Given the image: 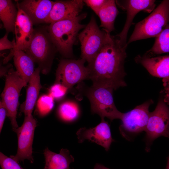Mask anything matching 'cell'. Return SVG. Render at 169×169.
<instances>
[{"mask_svg":"<svg viewBox=\"0 0 169 169\" xmlns=\"http://www.w3.org/2000/svg\"><path fill=\"white\" fill-rule=\"evenodd\" d=\"M18 9L11 0H0V18L6 32L15 34Z\"/></svg>","mask_w":169,"mask_h":169,"instance_id":"cell-21","label":"cell"},{"mask_svg":"<svg viewBox=\"0 0 169 169\" xmlns=\"http://www.w3.org/2000/svg\"><path fill=\"white\" fill-rule=\"evenodd\" d=\"M37 124L36 120L32 115L25 116L22 125L13 129L17 136L18 147L16 155L10 157L18 163L26 159L31 163L33 162L32 145Z\"/></svg>","mask_w":169,"mask_h":169,"instance_id":"cell-11","label":"cell"},{"mask_svg":"<svg viewBox=\"0 0 169 169\" xmlns=\"http://www.w3.org/2000/svg\"><path fill=\"white\" fill-rule=\"evenodd\" d=\"M77 89L78 95H84L89 99L92 113L98 115L101 119L106 117L111 121L120 119L123 113L116 108L114 103L113 90L101 87L87 86L81 82Z\"/></svg>","mask_w":169,"mask_h":169,"instance_id":"cell-3","label":"cell"},{"mask_svg":"<svg viewBox=\"0 0 169 169\" xmlns=\"http://www.w3.org/2000/svg\"><path fill=\"white\" fill-rule=\"evenodd\" d=\"M13 61L16 71L27 84L35 71V62L26 53L19 49L14 52Z\"/></svg>","mask_w":169,"mask_h":169,"instance_id":"cell-20","label":"cell"},{"mask_svg":"<svg viewBox=\"0 0 169 169\" xmlns=\"http://www.w3.org/2000/svg\"><path fill=\"white\" fill-rule=\"evenodd\" d=\"M166 169H169V156L168 158L167 164Z\"/></svg>","mask_w":169,"mask_h":169,"instance_id":"cell-33","label":"cell"},{"mask_svg":"<svg viewBox=\"0 0 169 169\" xmlns=\"http://www.w3.org/2000/svg\"><path fill=\"white\" fill-rule=\"evenodd\" d=\"M108 0H84V3L97 15L100 10L107 3Z\"/></svg>","mask_w":169,"mask_h":169,"instance_id":"cell-28","label":"cell"},{"mask_svg":"<svg viewBox=\"0 0 169 169\" xmlns=\"http://www.w3.org/2000/svg\"><path fill=\"white\" fill-rule=\"evenodd\" d=\"M94 169H110L103 165L100 163H96Z\"/></svg>","mask_w":169,"mask_h":169,"instance_id":"cell-32","label":"cell"},{"mask_svg":"<svg viewBox=\"0 0 169 169\" xmlns=\"http://www.w3.org/2000/svg\"><path fill=\"white\" fill-rule=\"evenodd\" d=\"M80 113L79 108L78 105L71 101H66L61 103L57 110L59 118L66 122H71L77 120Z\"/></svg>","mask_w":169,"mask_h":169,"instance_id":"cell-24","label":"cell"},{"mask_svg":"<svg viewBox=\"0 0 169 169\" xmlns=\"http://www.w3.org/2000/svg\"><path fill=\"white\" fill-rule=\"evenodd\" d=\"M126 47L115 36L108 33L104 44L94 60L87 67L92 86L116 90L126 86L124 63Z\"/></svg>","mask_w":169,"mask_h":169,"instance_id":"cell-1","label":"cell"},{"mask_svg":"<svg viewBox=\"0 0 169 169\" xmlns=\"http://www.w3.org/2000/svg\"><path fill=\"white\" fill-rule=\"evenodd\" d=\"M118 13L115 1L108 0L97 14L100 21V27L110 33L115 29L114 22Z\"/></svg>","mask_w":169,"mask_h":169,"instance_id":"cell-22","label":"cell"},{"mask_svg":"<svg viewBox=\"0 0 169 169\" xmlns=\"http://www.w3.org/2000/svg\"><path fill=\"white\" fill-rule=\"evenodd\" d=\"M57 52L47 26L34 29L32 40L25 52L38 64L43 74L50 72Z\"/></svg>","mask_w":169,"mask_h":169,"instance_id":"cell-4","label":"cell"},{"mask_svg":"<svg viewBox=\"0 0 169 169\" xmlns=\"http://www.w3.org/2000/svg\"><path fill=\"white\" fill-rule=\"evenodd\" d=\"M87 14H81L78 16L50 23L47 26L50 37L57 51L67 58L73 55V47L79 32L85 27L81 24Z\"/></svg>","mask_w":169,"mask_h":169,"instance_id":"cell-2","label":"cell"},{"mask_svg":"<svg viewBox=\"0 0 169 169\" xmlns=\"http://www.w3.org/2000/svg\"><path fill=\"white\" fill-rule=\"evenodd\" d=\"M44 154L45 159L44 169H70V165L74 161V157L67 149H62L56 153L46 147Z\"/></svg>","mask_w":169,"mask_h":169,"instance_id":"cell-19","label":"cell"},{"mask_svg":"<svg viewBox=\"0 0 169 169\" xmlns=\"http://www.w3.org/2000/svg\"><path fill=\"white\" fill-rule=\"evenodd\" d=\"M164 87L163 100L167 105L169 104V76L163 79Z\"/></svg>","mask_w":169,"mask_h":169,"instance_id":"cell-30","label":"cell"},{"mask_svg":"<svg viewBox=\"0 0 169 169\" xmlns=\"http://www.w3.org/2000/svg\"><path fill=\"white\" fill-rule=\"evenodd\" d=\"M41 70L39 67L35 69L29 82L27 89L25 101L20 106V110L25 116H30L37 103L39 92L42 86L40 83V73Z\"/></svg>","mask_w":169,"mask_h":169,"instance_id":"cell-18","label":"cell"},{"mask_svg":"<svg viewBox=\"0 0 169 169\" xmlns=\"http://www.w3.org/2000/svg\"><path fill=\"white\" fill-rule=\"evenodd\" d=\"M145 131L147 151L157 138L162 136L169 138V107L163 97H160L154 110L150 112Z\"/></svg>","mask_w":169,"mask_h":169,"instance_id":"cell-9","label":"cell"},{"mask_svg":"<svg viewBox=\"0 0 169 169\" xmlns=\"http://www.w3.org/2000/svg\"><path fill=\"white\" fill-rule=\"evenodd\" d=\"M5 83L1 93V101L6 107L13 129L18 128L16 120L20 91L27 84L18 73L11 67L5 75Z\"/></svg>","mask_w":169,"mask_h":169,"instance_id":"cell-7","label":"cell"},{"mask_svg":"<svg viewBox=\"0 0 169 169\" xmlns=\"http://www.w3.org/2000/svg\"><path fill=\"white\" fill-rule=\"evenodd\" d=\"M135 60L153 76L164 78L169 76V55L151 57L138 55Z\"/></svg>","mask_w":169,"mask_h":169,"instance_id":"cell-17","label":"cell"},{"mask_svg":"<svg viewBox=\"0 0 169 169\" xmlns=\"http://www.w3.org/2000/svg\"><path fill=\"white\" fill-rule=\"evenodd\" d=\"M108 33L105 30H100L95 18L92 16L90 20L78 37L81 45V58L91 63L102 48Z\"/></svg>","mask_w":169,"mask_h":169,"instance_id":"cell-6","label":"cell"},{"mask_svg":"<svg viewBox=\"0 0 169 169\" xmlns=\"http://www.w3.org/2000/svg\"><path fill=\"white\" fill-rule=\"evenodd\" d=\"M83 59H62L56 71L55 83L60 84L68 89L76 84L89 79V72Z\"/></svg>","mask_w":169,"mask_h":169,"instance_id":"cell-10","label":"cell"},{"mask_svg":"<svg viewBox=\"0 0 169 169\" xmlns=\"http://www.w3.org/2000/svg\"><path fill=\"white\" fill-rule=\"evenodd\" d=\"M154 0H126L116 1V4L126 11V21L121 31L115 35L121 44L127 47V38L130 28L136 15L143 11L148 13L152 12L156 6Z\"/></svg>","mask_w":169,"mask_h":169,"instance_id":"cell-12","label":"cell"},{"mask_svg":"<svg viewBox=\"0 0 169 169\" xmlns=\"http://www.w3.org/2000/svg\"><path fill=\"white\" fill-rule=\"evenodd\" d=\"M84 3L81 0H59L54 2L45 23H51L78 16Z\"/></svg>","mask_w":169,"mask_h":169,"instance_id":"cell-16","label":"cell"},{"mask_svg":"<svg viewBox=\"0 0 169 169\" xmlns=\"http://www.w3.org/2000/svg\"><path fill=\"white\" fill-rule=\"evenodd\" d=\"M18 13L15 25L16 46L11 49L8 56L5 58L7 62L13 56V53L16 50H21L25 52L28 49L33 35L34 29L33 24L27 14L17 7Z\"/></svg>","mask_w":169,"mask_h":169,"instance_id":"cell-13","label":"cell"},{"mask_svg":"<svg viewBox=\"0 0 169 169\" xmlns=\"http://www.w3.org/2000/svg\"><path fill=\"white\" fill-rule=\"evenodd\" d=\"M153 103L151 99L136 107L132 110L123 113L119 129L122 136L128 141L145 131L149 118V109Z\"/></svg>","mask_w":169,"mask_h":169,"instance_id":"cell-8","label":"cell"},{"mask_svg":"<svg viewBox=\"0 0 169 169\" xmlns=\"http://www.w3.org/2000/svg\"><path fill=\"white\" fill-rule=\"evenodd\" d=\"M78 142L82 143L85 140L96 143L108 151L111 143L115 141L112 137L110 125L104 119L96 126L89 129L80 128L77 132Z\"/></svg>","mask_w":169,"mask_h":169,"instance_id":"cell-14","label":"cell"},{"mask_svg":"<svg viewBox=\"0 0 169 169\" xmlns=\"http://www.w3.org/2000/svg\"><path fill=\"white\" fill-rule=\"evenodd\" d=\"M54 99L49 95L39 97L36 103L37 111L38 115L43 117L49 114L54 106Z\"/></svg>","mask_w":169,"mask_h":169,"instance_id":"cell-25","label":"cell"},{"mask_svg":"<svg viewBox=\"0 0 169 169\" xmlns=\"http://www.w3.org/2000/svg\"><path fill=\"white\" fill-rule=\"evenodd\" d=\"M0 164L2 169H25L10 157L0 153Z\"/></svg>","mask_w":169,"mask_h":169,"instance_id":"cell-26","label":"cell"},{"mask_svg":"<svg viewBox=\"0 0 169 169\" xmlns=\"http://www.w3.org/2000/svg\"><path fill=\"white\" fill-rule=\"evenodd\" d=\"M17 2L16 6L27 14L33 25L45 23L54 3L50 0H24Z\"/></svg>","mask_w":169,"mask_h":169,"instance_id":"cell-15","label":"cell"},{"mask_svg":"<svg viewBox=\"0 0 169 169\" xmlns=\"http://www.w3.org/2000/svg\"><path fill=\"white\" fill-rule=\"evenodd\" d=\"M169 24V0H163L146 18L136 24L127 42L156 37Z\"/></svg>","mask_w":169,"mask_h":169,"instance_id":"cell-5","label":"cell"},{"mask_svg":"<svg viewBox=\"0 0 169 169\" xmlns=\"http://www.w3.org/2000/svg\"><path fill=\"white\" fill-rule=\"evenodd\" d=\"M156 38L153 46L145 55L151 57L169 52V24Z\"/></svg>","mask_w":169,"mask_h":169,"instance_id":"cell-23","label":"cell"},{"mask_svg":"<svg viewBox=\"0 0 169 169\" xmlns=\"http://www.w3.org/2000/svg\"><path fill=\"white\" fill-rule=\"evenodd\" d=\"M8 33H7L3 37L0 39V50L7 49H13L16 46L15 39L14 38L12 41L9 40L8 38Z\"/></svg>","mask_w":169,"mask_h":169,"instance_id":"cell-29","label":"cell"},{"mask_svg":"<svg viewBox=\"0 0 169 169\" xmlns=\"http://www.w3.org/2000/svg\"><path fill=\"white\" fill-rule=\"evenodd\" d=\"M68 89L59 83H55L50 88L49 94L54 99L59 100L66 94Z\"/></svg>","mask_w":169,"mask_h":169,"instance_id":"cell-27","label":"cell"},{"mask_svg":"<svg viewBox=\"0 0 169 169\" xmlns=\"http://www.w3.org/2000/svg\"><path fill=\"white\" fill-rule=\"evenodd\" d=\"M8 115L7 110L1 101L0 102V133L1 132L6 116Z\"/></svg>","mask_w":169,"mask_h":169,"instance_id":"cell-31","label":"cell"}]
</instances>
